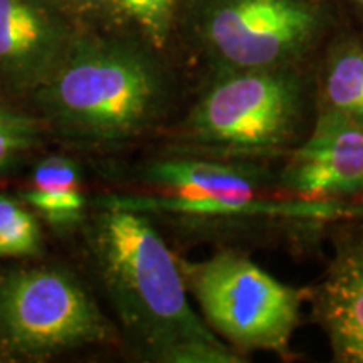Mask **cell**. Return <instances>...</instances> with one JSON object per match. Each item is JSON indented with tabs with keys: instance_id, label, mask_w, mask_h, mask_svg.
I'll return each mask as SVG.
<instances>
[{
	"instance_id": "obj_1",
	"label": "cell",
	"mask_w": 363,
	"mask_h": 363,
	"mask_svg": "<svg viewBox=\"0 0 363 363\" xmlns=\"http://www.w3.org/2000/svg\"><path fill=\"white\" fill-rule=\"evenodd\" d=\"M30 96L45 128L86 148L138 138L170 101L165 76L147 52L123 40L78 35Z\"/></svg>"
},
{
	"instance_id": "obj_2",
	"label": "cell",
	"mask_w": 363,
	"mask_h": 363,
	"mask_svg": "<svg viewBox=\"0 0 363 363\" xmlns=\"http://www.w3.org/2000/svg\"><path fill=\"white\" fill-rule=\"evenodd\" d=\"M88 240L94 267L143 357L189 340H219L190 308L182 264L143 212L99 206Z\"/></svg>"
},
{
	"instance_id": "obj_3",
	"label": "cell",
	"mask_w": 363,
	"mask_h": 363,
	"mask_svg": "<svg viewBox=\"0 0 363 363\" xmlns=\"http://www.w3.org/2000/svg\"><path fill=\"white\" fill-rule=\"evenodd\" d=\"M305 83L286 66L220 76L179 130L187 155L246 160L278 153L294 142L305 116Z\"/></svg>"
},
{
	"instance_id": "obj_4",
	"label": "cell",
	"mask_w": 363,
	"mask_h": 363,
	"mask_svg": "<svg viewBox=\"0 0 363 363\" xmlns=\"http://www.w3.org/2000/svg\"><path fill=\"white\" fill-rule=\"evenodd\" d=\"M115 326L74 272L62 266L0 271V347L43 360L86 345L110 343Z\"/></svg>"
},
{
	"instance_id": "obj_5",
	"label": "cell",
	"mask_w": 363,
	"mask_h": 363,
	"mask_svg": "<svg viewBox=\"0 0 363 363\" xmlns=\"http://www.w3.org/2000/svg\"><path fill=\"white\" fill-rule=\"evenodd\" d=\"M208 325L239 350L284 352L299 323L301 296L240 252L182 266Z\"/></svg>"
},
{
	"instance_id": "obj_6",
	"label": "cell",
	"mask_w": 363,
	"mask_h": 363,
	"mask_svg": "<svg viewBox=\"0 0 363 363\" xmlns=\"http://www.w3.org/2000/svg\"><path fill=\"white\" fill-rule=\"evenodd\" d=\"M320 12L308 0H216L203 39L229 71L286 66L310 45Z\"/></svg>"
},
{
	"instance_id": "obj_7",
	"label": "cell",
	"mask_w": 363,
	"mask_h": 363,
	"mask_svg": "<svg viewBox=\"0 0 363 363\" xmlns=\"http://www.w3.org/2000/svg\"><path fill=\"white\" fill-rule=\"evenodd\" d=\"M74 38L54 0H0V89L33 94Z\"/></svg>"
},
{
	"instance_id": "obj_8",
	"label": "cell",
	"mask_w": 363,
	"mask_h": 363,
	"mask_svg": "<svg viewBox=\"0 0 363 363\" xmlns=\"http://www.w3.org/2000/svg\"><path fill=\"white\" fill-rule=\"evenodd\" d=\"M281 185L306 197L360 192L363 121L321 110L311 135L284 167Z\"/></svg>"
},
{
	"instance_id": "obj_9",
	"label": "cell",
	"mask_w": 363,
	"mask_h": 363,
	"mask_svg": "<svg viewBox=\"0 0 363 363\" xmlns=\"http://www.w3.org/2000/svg\"><path fill=\"white\" fill-rule=\"evenodd\" d=\"M315 310L337 360L363 363V224L340 235Z\"/></svg>"
},
{
	"instance_id": "obj_10",
	"label": "cell",
	"mask_w": 363,
	"mask_h": 363,
	"mask_svg": "<svg viewBox=\"0 0 363 363\" xmlns=\"http://www.w3.org/2000/svg\"><path fill=\"white\" fill-rule=\"evenodd\" d=\"M145 184L189 199H246L256 197L266 185L259 167L244 160L211 157H165L147 163L142 170Z\"/></svg>"
},
{
	"instance_id": "obj_11",
	"label": "cell",
	"mask_w": 363,
	"mask_h": 363,
	"mask_svg": "<svg viewBox=\"0 0 363 363\" xmlns=\"http://www.w3.org/2000/svg\"><path fill=\"white\" fill-rule=\"evenodd\" d=\"M99 206L123 207L138 212H167L187 217H262V216H293V217H335L345 214L343 206L331 202H266L256 197L246 199H189L179 195L160 197H120L110 195L99 201Z\"/></svg>"
},
{
	"instance_id": "obj_12",
	"label": "cell",
	"mask_w": 363,
	"mask_h": 363,
	"mask_svg": "<svg viewBox=\"0 0 363 363\" xmlns=\"http://www.w3.org/2000/svg\"><path fill=\"white\" fill-rule=\"evenodd\" d=\"M19 199L54 229H72L84 220L86 214L79 165L65 155L45 157L35 165Z\"/></svg>"
},
{
	"instance_id": "obj_13",
	"label": "cell",
	"mask_w": 363,
	"mask_h": 363,
	"mask_svg": "<svg viewBox=\"0 0 363 363\" xmlns=\"http://www.w3.org/2000/svg\"><path fill=\"white\" fill-rule=\"evenodd\" d=\"M323 110L363 121V48L343 44L331 54L323 74Z\"/></svg>"
},
{
	"instance_id": "obj_14",
	"label": "cell",
	"mask_w": 363,
	"mask_h": 363,
	"mask_svg": "<svg viewBox=\"0 0 363 363\" xmlns=\"http://www.w3.org/2000/svg\"><path fill=\"white\" fill-rule=\"evenodd\" d=\"M44 130L39 116L0 99V179L13 174L43 145Z\"/></svg>"
},
{
	"instance_id": "obj_15",
	"label": "cell",
	"mask_w": 363,
	"mask_h": 363,
	"mask_svg": "<svg viewBox=\"0 0 363 363\" xmlns=\"http://www.w3.org/2000/svg\"><path fill=\"white\" fill-rule=\"evenodd\" d=\"M44 249L38 216L24 202L0 194V259L39 257Z\"/></svg>"
},
{
	"instance_id": "obj_16",
	"label": "cell",
	"mask_w": 363,
	"mask_h": 363,
	"mask_svg": "<svg viewBox=\"0 0 363 363\" xmlns=\"http://www.w3.org/2000/svg\"><path fill=\"white\" fill-rule=\"evenodd\" d=\"M155 362L165 363H238L242 358L220 343V340H189L163 350Z\"/></svg>"
},
{
	"instance_id": "obj_17",
	"label": "cell",
	"mask_w": 363,
	"mask_h": 363,
	"mask_svg": "<svg viewBox=\"0 0 363 363\" xmlns=\"http://www.w3.org/2000/svg\"><path fill=\"white\" fill-rule=\"evenodd\" d=\"M174 4L175 0H118V11L131 17L150 39L160 44L167 38Z\"/></svg>"
},
{
	"instance_id": "obj_18",
	"label": "cell",
	"mask_w": 363,
	"mask_h": 363,
	"mask_svg": "<svg viewBox=\"0 0 363 363\" xmlns=\"http://www.w3.org/2000/svg\"><path fill=\"white\" fill-rule=\"evenodd\" d=\"M59 6L65 7L69 6L78 11H91V12H101L118 9V0H54Z\"/></svg>"
},
{
	"instance_id": "obj_19",
	"label": "cell",
	"mask_w": 363,
	"mask_h": 363,
	"mask_svg": "<svg viewBox=\"0 0 363 363\" xmlns=\"http://www.w3.org/2000/svg\"><path fill=\"white\" fill-rule=\"evenodd\" d=\"M6 357H9L6 352H4V348L0 347V362H9V358H6Z\"/></svg>"
},
{
	"instance_id": "obj_20",
	"label": "cell",
	"mask_w": 363,
	"mask_h": 363,
	"mask_svg": "<svg viewBox=\"0 0 363 363\" xmlns=\"http://www.w3.org/2000/svg\"><path fill=\"white\" fill-rule=\"evenodd\" d=\"M357 2H358V6H360V7L363 9V0H357Z\"/></svg>"
},
{
	"instance_id": "obj_21",
	"label": "cell",
	"mask_w": 363,
	"mask_h": 363,
	"mask_svg": "<svg viewBox=\"0 0 363 363\" xmlns=\"http://www.w3.org/2000/svg\"><path fill=\"white\" fill-rule=\"evenodd\" d=\"M360 192H363V185H362V189H360Z\"/></svg>"
}]
</instances>
